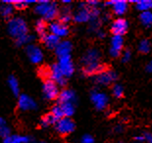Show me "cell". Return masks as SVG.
Segmentation results:
<instances>
[{
  "label": "cell",
  "mask_w": 152,
  "mask_h": 143,
  "mask_svg": "<svg viewBox=\"0 0 152 143\" xmlns=\"http://www.w3.org/2000/svg\"><path fill=\"white\" fill-rule=\"evenodd\" d=\"M8 32L12 37L18 38L28 32V25L23 18H12L8 22Z\"/></svg>",
  "instance_id": "obj_1"
},
{
  "label": "cell",
  "mask_w": 152,
  "mask_h": 143,
  "mask_svg": "<svg viewBox=\"0 0 152 143\" xmlns=\"http://www.w3.org/2000/svg\"><path fill=\"white\" fill-rule=\"evenodd\" d=\"M90 100H91L92 104L94 107L99 111L106 109L109 103V97L106 93L102 91H98V90H93L90 94Z\"/></svg>",
  "instance_id": "obj_2"
},
{
  "label": "cell",
  "mask_w": 152,
  "mask_h": 143,
  "mask_svg": "<svg viewBox=\"0 0 152 143\" xmlns=\"http://www.w3.org/2000/svg\"><path fill=\"white\" fill-rule=\"evenodd\" d=\"M76 128L75 123L70 118H62L55 123V129L58 133L62 135H67L72 133Z\"/></svg>",
  "instance_id": "obj_3"
},
{
  "label": "cell",
  "mask_w": 152,
  "mask_h": 143,
  "mask_svg": "<svg viewBox=\"0 0 152 143\" xmlns=\"http://www.w3.org/2000/svg\"><path fill=\"white\" fill-rule=\"evenodd\" d=\"M59 87L54 82L47 79L44 80L42 84V93L45 99L47 100H54L58 97L59 94Z\"/></svg>",
  "instance_id": "obj_4"
},
{
  "label": "cell",
  "mask_w": 152,
  "mask_h": 143,
  "mask_svg": "<svg viewBox=\"0 0 152 143\" xmlns=\"http://www.w3.org/2000/svg\"><path fill=\"white\" fill-rule=\"evenodd\" d=\"M57 65H58V67H59L61 73L63 74V76L65 77H72V74H74V72H75V68H74V64L72 62V59H71L70 55L60 57Z\"/></svg>",
  "instance_id": "obj_5"
},
{
  "label": "cell",
  "mask_w": 152,
  "mask_h": 143,
  "mask_svg": "<svg viewBox=\"0 0 152 143\" xmlns=\"http://www.w3.org/2000/svg\"><path fill=\"white\" fill-rule=\"evenodd\" d=\"M117 80V74L112 70H107L103 71L102 73L96 74L95 77V82L98 84L102 86H107L110 84L114 83Z\"/></svg>",
  "instance_id": "obj_6"
},
{
  "label": "cell",
  "mask_w": 152,
  "mask_h": 143,
  "mask_svg": "<svg viewBox=\"0 0 152 143\" xmlns=\"http://www.w3.org/2000/svg\"><path fill=\"white\" fill-rule=\"evenodd\" d=\"M49 34L55 35L57 37H66L69 34V28L66 24H63L60 21L52 22L48 27Z\"/></svg>",
  "instance_id": "obj_7"
},
{
  "label": "cell",
  "mask_w": 152,
  "mask_h": 143,
  "mask_svg": "<svg viewBox=\"0 0 152 143\" xmlns=\"http://www.w3.org/2000/svg\"><path fill=\"white\" fill-rule=\"evenodd\" d=\"M129 28V23L127 20L124 18H118L112 23L111 25V32L113 35H116V36H123L126 32L128 31Z\"/></svg>",
  "instance_id": "obj_8"
},
{
  "label": "cell",
  "mask_w": 152,
  "mask_h": 143,
  "mask_svg": "<svg viewBox=\"0 0 152 143\" xmlns=\"http://www.w3.org/2000/svg\"><path fill=\"white\" fill-rule=\"evenodd\" d=\"M49 70V74H48V77L49 80H51L52 82H54L57 84L58 86H64L67 82L66 77L63 76V74L61 73V71L58 67L57 64H53L48 68Z\"/></svg>",
  "instance_id": "obj_9"
},
{
  "label": "cell",
  "mask_w": 152,
  "mask_h": 143,
  "mask_svg": "<svg viewBox=\"0 0 152 143\" xmlns=\"http://www.w3.org/2000/svg\"><path fill=\"white\" fill-rule=\"evenodd\" d=\"M26 52H27V56L28 59L34 64H39L43 60V53L42 50L39 47L37 46L34 44H30L28 45L26 48Z\"/></svg>",
  "instance_id": "obj_10"
},
{
  "label": "cell",
  "mask_w": 152,
  "mask_h": 143,
  "mask_svg": "<svg viewBox=\"0 0 152 143\" xmlns=\"http://www.w3.org/2000/svg\"><path fill=\"white\" fill-rule=\"evenodd\" d=\"M74 20L76 23H86L91 20V13L90 8L87 7L86 3H80L79 6V10L74 15Z\"/></svg>",
  "instance_id": "obj_11"
},
{
  "label": "cell",
  "mask_w": 152,
  "mask_h": 143,
  "mask_svg": "<svg viewBox=\"0 0 152 143\" xmlns=\"http://www.w3.org/2000/svg\"><path fill=\"white\" fill-rule=\"evenodd\" d=\"M123 48H124V38L123 36H116L113 35L110 42V55L114 58H117L121 55Z\"/></svg>",
  "instance_id": "obj_12"
},
{
  "label": "cell",
  "mask_w": 152,
  "mask_h": 143,
  "mask_svg": "<svg viewBox=\"0 0 152 143\" xmlns=\"http://www.w3.org/2000/svg\"><path fill=\"white\" fill-rule=\"evenodd\" d=\"M37 102L27 94H21L18 98V108L21 111H31L37 109Z\"/></svg>",
  "instance_id": "obj_13"
},
{
  "label": "cell",
  "mask_w": 152,
  "mask_h": 143,
  "mask_svg": "<svg viewBox=\"0 0 152 143\" xmlns=\"http://www.w3.org/2000/svg\"><path fill=\"white\" fill-rule=\"evenodd\" d=\"M100 59H101L100 52L97 49H95V48H91V49L87 50L86 53L83 55L82 62L83 66H87V65L100 63Z\"/></svg>",
  "instance_id": "obj_14"
},
{
  "label": "cell",
  "mask_w": 152,
  "mask_h": 143,
  "mask_svg": "<svg viewBox=\"0 0 152 143\" xmlns=\"http://www.w3.org/2000/svg\"><path fill=\"white\" fill-rule=\"evenodd\" d=\"M58 103L65 104V103H72L74 104L77 100L76 93L71 89H64L58 94Z\"/></svg>",
  "instance_id": "obj_15"
},
{
  "label": "cell",
  "mask_w": 152,
  "mask_h": 143,
  "mask_svg": "<svg viewBox=\"0 0 152 143\" xmlns=\"http://www.w3.org/2000/svg\"><path fill=\"white\" fill-rule=\"evenodd\" d=\"M72 49H73V45L71 43V41L64 40V41L59 42V44L55 48V52H56V55L58 56V58H60V57L70 55V53L72 52Z\"/></svg>",
  "instance_id": "obj_16"
},
{
  "label": "cell",
  "mask_w": 152,
  "mask_h": 143,
  "mask_svg": "<svg viewBox=\"0 0 152 143\" xmlns=\"http://www.w3.org/2000/svg\"><path fill=\"white\" fill-rule=\"evenodd\" d=\"M105 70V66L101 63H95L87 65V66H83V74H86V76H96V74L102 73Z\"/></svg>",
  "instance_id": "obj_17"
},
{
  "label": "cell",
  "mask_w": 152,
  "mask_h": 143,
  "mask_svg": "<svg viewBox=\"0 0 152 143\" xmlns=\"http://www.w3.org/2000/svg\"><path fill=\"white\" fill-rule=\"evenodd\" d=\"M34 140L31 136L10 134L3 139V143H33Z\"/></svg>",
  "instance_id": "obj_18"
},
{
  "label": "cell",
  "mask_w": 152,
  "mask_h": 143,
  "mask_svg": "<svg viewBox=\"0 0 152 143\" xmlns=\"http://www.w3.org/2000/svg\"><path fill=\"white\" fill-rule=\"evenodd\" d=\"M112 9L116 15L123 16L128 10V1L125 0H113Z\"/></svg>",
  "instance_id": "obj_19"
},
{
  "label": "cell",
  "mask_w": 152,
  "mask_h": 143,
  "mask_svg": "<svg viewBox=\"0 0 152 143\" xmlns=\"http://www.w3.org/2000/svg\"><path fill=\"white\" fill-rule=\"evenodd\" d=\"M41 40L43 41L44 45L48 49H55L57 47V45L59 44L60 38L51 34H46L44 36L41 37Z\"/></svg>",
  "instance_id": "obj_20"
},
{
  "label": "cell",
  "mask_w": 152,
  "mask_h": 143,
  "mask_svg": "<svg viewBox=\"0 0 152 143\" xmlns=\"http://www.w3.org/2000/svg\"><path fill=\"white\" fill-rule=\"evenodd\" d=\"M58 15H59V9H58V5L56 2H52L51 1L49 3V7H48V10L46 12V14L44 15V21H53L55 20Z\"/></svg>",
  "instance_id": "obj_21"
},
{
  "label": "cell",
  "mask_w": 152,
  "mask_h": 143,
  "mask_svg": "<svg viewBox=\"0 0 152 143\" xmlns=\"http://www.w3.org/2000/svg\"><path fill=\"white\" fill-rule=\"evenodd\" d=\"M61 111L63 114V118H70L75 114V105L72 103H65V104H59Z\"/></svg>",
  "instance_id": "obj_22"
},
{
  "label": "cell",
  "mask_w": 152,
  "mask_h": 143,
  "mask_svg": "<svg viewBox=\"0 0 152 143\" xmlns=\"http://www.w3.org/2000/svg\"><path fill=\"white\" fill-rule=\"evenodd\" d=\"M59 21L63 24H68L69 22H71V20L73 19V16H72V12H71V9L66 6L62 9V11L59 12Z\"/></svg>",
  "instance_id": "obj_23"
},
{
  "label": "cell",
  "mask_w": 152,
  "mask_h": 143,
  "mask_svg": "<svg viewBox=\"0 0 152 143\" xmlns=\"http://www.w3.org/2000/svg\"><path fill=\"white\" fill-rule=\"evenodd\" d=\"M8 86L13 92V94L19 95V92H20V84H19L18 80L14 76H10L8 77Z\"/></svg>",
  "instance_id": "obj_24"
},
{
  "label": "cell",
  "mask_w": 152,
  "mask_h": 143,
  "mask_svg": "<svg viewBox=\"0 0 152 143\" xmlns=\"http://www.w3.org/2000/svg\"><path fill=\"white\" fill-rule=\"evenodd\" d=\"M135 7L140 12L150 11L152 7V1H150V0H137L135 1Z\"/></svg>",
  "instance_id": "obj_25"
},
{
  "label": "cell",
  "mask_w": 152,
  "mask_h": 143,
  "mask_svg": "<svg viewBox=\"0 0 152 143\" xmlns=\"http://www.w3.org/2000/svg\"><path fill=\"white\" fill-rule=\"evenodd\" d=\"M37 1L34 0H13L12 6L13 8H16L18 10H23V9L27 8L30 4H34Z\"/></svg>",
  "instance_id": "obj_26"
},
{
  "label": "cell",
  "mask_w": 152,
  "mask_h": 143,
  "mask_svg": "<svg viewBox=\"0 0 152 143\" xmlns=\"http://www.w3.org/2000/svg\"><path fill=\"white\" fill-rule=\"evenodd\" d=\"M141 24L144 26L145 28H150L152 25V14L150 11L141 12L140 16Z\"/></svg>",
  "instance_id": "obj_27"
},
{
  "label": "cell",
  "mask_w": 152,
  "mask_h": 143,
  "mask_svg": "<svg viewBox=\"0 0 152 143\" xmlns=\"http://www.w3.org/2000/svg\"><path fill=\"white\" fill-rule=\"evenodd\" d=\"M34 39V37L31 34H24L22 36L16 38V44L18 46H23V45H30L31 44V42Z\"/></svg>",
  "instance_id": "obj_28"
},
{
  "label": "cell",
  "mask_w": 152,
  "mask_h": 143,
  "mask_svg": "<svg viewBox=\"0 0 152 143\" xmlns=\"http://www.w3.org/2000/svg\"><path fill=\"white\" fill-rule=\"evenodd\" d=\"M11 134V129L7 125V122L3 118H0V137L4 139Z\"/></svg>",
  "instance_id": "obj_29"
},
{
  "label": "cell",
  "mask_w": 152,
  "mask_h": 143,
  "mask_svg": "<svg viewBox=\"0 0 152 143\" xmlns=\"http://www.w3.org/2000/svg\"><path fill=\"white\" fill-rule=\"evenodd\" d=\"M13 11H14V8L10 4H3L2 3V5L0 6V14H1L2 17H4L6 19L11 18Z\"/></svg>",
  "instance_id": "obj_30"
},
{
  "label": "cell",
  "mask_w": 152,
  "mask_h": 143,
  "mask_svg": "<svg viewBox=\"0 0 152 143\" xmlns=\"http://www.w3.org/2000/svg\"><path fill=\"white\" fill-rule=\"evenodd\" d=\"M35 31L38 34H39L40 37L44 36L45 34H47L46 31H47V25H46V22H45L43 19L42 20H38L37 22V25H35Z\"/></svg>",
  "instance_id": "obj_31"
},
{
  "label": "cell",
  "mask_w": 152,
  "mask_h": 143,
  "mask_svg": "<svg viewBox=\"0 0 152 143\" xmlns=\"http://www.w3.org/2000/svg\"><path fill=\"white\" fill-rule=\"evenodd\" d=\"M55 119L52 117L50 113L46 114L44 117H42V119L40 120V125L42 126V128H48V126L52 125H55Z\"/></svg>",
  "instance_id": "obj_32"
},
{
  "label": "cell",
  "mask_w": 152,
  "mask_h": 143,
  "mask_svg": "<svg viewBox=\"0 0 152 143\" xmlns=\"http://www.w3.org/2000/svg\"><path fill=\"white\" fill-rule=\"evenodd\" d=\"M150 49H151V44L148 39H145L144 38V39L140 40V42L138 43V50H140V53L147 54L149 53Z\"/></svg>",
  "instance_id": "obj_33"
},
{
  "label": "cell",
  "mask_w": 152,
  "mask_h": 143,
  "mask_svg": "<svg viewBox=\"0 0 152 143\" xmlns=\"http://www.w3.org/2000/svg\"><path fill=\"white\" fill-rule=\"evenodd\" d=\"M49 113L52 115V117L55 119V121H56V122L63 118V114H62V111H61V108H60L59 104H58V105L53 106V108L51 109V111Z\"/></svg>",
  "instance_id": "obj_34"
},
{
  "label": "cell",
  "mask_w": 152,
  "mask_h": 143,
  "mask_svg": "<svg viewBox=\"0 0 152 143\" xmlns=\"http://www.w3.org/2000/svg\"><path fill=\"white\" fill-rule=\"evenodd\" d=\"M112 94L116 98H122L124 96V87L121 84H114L112 87Z\"/></svg>",
  "instance_id": "obj_35"
},
{
  "label": "cell",
  "mask_w": 152,
  "mask_h": 143,
  "mask_svg": "<svg viewBox=\"0 0 152 143\" xmlns=\"http://www.w3.org/2000/svg\"><path fill=\"white\" fill-rule=\"evenodd\" d=\"M100 26V21L97 19H91V20L89 21V28L91 31H95L97 30Z\"/></svg>",
  "instance_id": "obj_36"
},
{
  "label": "cell",
  "mask_w": 152,
  "mask_h": 143,
  "mask_svg": "<svg viewBox=\"0 0 152 143\" xmlns=\"http://www.w3.org/2000/svg\"><path fill=\"white\" fill-rule=\"evenodd\" d=\"M131 58H132V53H131L130 50H126L122 55V61L124 62V63L129 62L131 60Z\"/></svg>",
  "instance_id": "obj_37"
},
{
  "label": "cell",
  "mask_w": 152,
  "mask_h": 143,
  "mask_svg": "<svg viewBox=\"0 0 152 143\" xmlns=\"http://www.w3.org/2000/svg\"><path fill=\"white\" fill-rule=\"evenodd\" d=\"M82 143H94V138L90 134H85L82 137Z\"/></svg>",
  "instance_id": "obj_38"
},
{
  "label": "cell",
  "mask_w": 152,
  "mask_h": 143,
  "mask_svg": "<svg viewBox=\"0 0 152 143\" xmlns=\"http://www.w3.org/2000/svg\"><path fill=\"white\" fill-rule=\"evenodd\" d=\"M86 4L87 5V7H89V8H96L97 5L99 4V2L96 1V0H89V1H87Z\"/></svg>",
  "instance_id": "obj_39"
},
{
  "label": "cell",
  "mask_w": 152,
  "mask_h": 143,
  "mask_svg": "<svg viewBox=\"0 0 152 143\" xmlns=\"http://www.w3.org/2000/svg\"><path fill=\"white\" fill-rule=\"evenodd\" d=\"M143 137H144V140L147 141L148 143H151L152 142V135L150 132H144L143 133Z\"/></svg>",
  "instance_id": "obj_40"
},
{
  "label": "cell",
  "mask_w": 152,
  "mask_h": 143,
  "mask_svg": "<svg viewBox=\"0 0 152 143\" xmlns=\"http://www.w3.org/2000/svg\"><path fill=\"white\" fill-rule=\"evenodd\" d=\"M134 139L137 140V142H144V137H143V134H140V135H137L134 137Z\"/></svg>",
  "instance_id": "obj_41"
},
{
  "label": "cell",
  "mask_w": 152,
  "mask_h": 143,
  "mask_svg": "<svg viewBox=\"0 0 152 143\" xmlns=\"http://www.w3.org/2000/svg\"><path fill=\"white\" fill-rule=\"evenodd\" d=\"M145 68H146V69H145V70H146V72H148V73H151V72H152V63H151V62H149V63L146 65V67H145Z\"/></svg>",
  "instance_id": "obj_42"
},
{
  "label": "cell",
  "mask_w": 152,
  "mask_h": 143,
  "mask_svg": "<svg viewBox=\"0 0 152 143\" xmlns=\"http://www.w3.org/2000/svg\"><path fill=\"white\" fill-rule=\"evenodd\" d=\"M105 35H106V34L104 31H97V36L99 37V38H104L105 37Z\"/></svg>",
  "instance_id": "obj_43"
},
{
  "label": "cell",
  "mask_w": 152,
  "mask_h": 143,
  "mask_svg": "<svg viewBox=\"0 0 152 143\" xmlns=\"http://www.w3.org/2000/svg\"><path fill=\"white\" fill-rule=\"evenodd\" d=\"M115 131L117 132H121L123 131V128L121 125H118V126H116V128H115Z\"/></svg>",
  "instance_id": "obj_44"
},
{
  "label": "cell",
  "mask_w": 152,
  "mask_h": 143,
  "mask_svg": "<svg viewBox=\"0 0 152 143\" xmlns=\"http://www.w3.org/2000/svg\"><path fill=\"white\" fill-rule=\"evenodd\" d=\"M62 3L63 4H70V3H72V1H70V0H63Z\"/></svg>",
  "instance_id": "obj_45"
},
{
  "label": "cell",
  "mask_w": 152,
  "mask_h": 143,
  "mask_svg": "<svg viewBox=\"0 0 152 143\" xmlns=\"http://www.w3.org/2000/svg\"><path fill=\"white\" fill-rule=\"evenodd\" d=\"M42 143H44V142H42Z\"/></svg>",
  "instance_id": "obj_46"
}]
</instances>
